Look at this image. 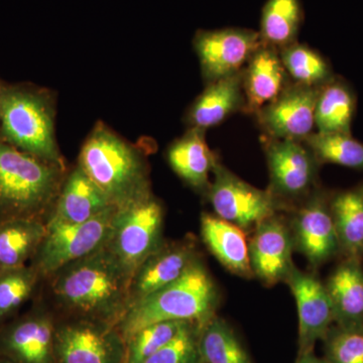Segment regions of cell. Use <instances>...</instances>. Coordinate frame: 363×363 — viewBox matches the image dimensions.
<instances>
[{"label":"cell","instance_id":"obj_20","mask_svg":"<svg viewBox=\"0 0 363 363\" xmlns=\"http://www.w3.org/2000/svg\"><path fill=\"white\" fill-rule=\"evenodd\" d=\"M245 96L241 73L207 84L189 107L185 116L188 128L206 131L238 112L245 113Z\"/></svg>","mask_w":363,"mask_h":363},{"label":"cell","instance_id":"obj_35","mask_svg":"<svg viewBox=\"0 0 363 363\" xmlns=\"http://www.w3.org/2000/svg\"><path fill=\"white\" fill-rule=\"evenodd\" d=\"M295 363H328L324 357H319L313 352L307 353V354L300 355L297 357Z\"/></svg>","mask_w":363,"mask_h":363},{"label":"cell","instance_id":"obj_36","mask_svg":"<svg viewBox=\"0 0 363 363\" xmlns=\"http://www.w3.org/2000/svg\"><path fill=\"white\" fill-rule=\"evenodd\" d=\"M0 363H16V362H13V360L9 359V358L0 357Z\"/></svg>","mask_w":363,"mask_h":363},{"label":"cell","instance_id":"obj_21","mask_svg":"<svg viewBox=\"0 0 363 363\" xmlns=\"http://www.w3.org/2000/svg\"><path fill=\"white\" fill-rule=\"evenodd\" d=\"M206 131L188 128L167 150L172 169L191 188L206 196L218 157L208 147Z\"/></svg>","mask_w":363,"mask_h":363},{"label":"cell","instance_id":"obj_16","mask_svg":"<svg viewBox=\"0 0 363 363\" xmlns=\"http://www.w3.org/2000/svg\"><path fill=\"white\" fill-rule=\"evenodd\" d=\"M199 259L195 240L192 238L171 242L164 241L133 274L128 310L180 279Z\"/></svg>","mask_w":363,"mask_h":363},{"label":"cell","instance_id":"obj_27","mask_svg":"<svg viewBox=\"0 0 363 363\" xmlns=\"http://www.w3.org/2000/svg\"><path fill=\"white\" fill-rule=\"evenodd\" d=\"M303 16L301 0H267L259 30L262 44L279 51L298 42Z\"/></svg>","mask_w":363,"mask_h":363},{"label":"cell","instance_id":"obj_11","mask_svg":"<svg viewBox=\"0 0 363 363\" xmlns=\"http://www.w3.org/2000/svg\"><path fill=\"white\" fill-rule=\"evenodd\" d=\"M125 341L116 326L80 318L56 326V363H123Z\"/></svg>","mask_w":363,"mask_h":363},{"label":"cell","instance_id":"obj_32","mask_svg":"<svg viewBox=\"0 0 363 363\" xmlns=\"http://www.w3.org/2000/svg\"><path fill=\"white\" fill-rule=\"evenodd\" d=\"M39 278L32 264L0 272V321L20 309L32 295Z\"/></svg>","mask_w":363,"mask_h":363},{"label":"cell","instance_id":"obj_3","mask_svg":"<svg viewBox=\"0 0 363 363\" xmlns=\"http://www.w3.org/2000/svg\"><path fill=\"white\" fill-rule=\"evenodd\" d=\"M66 175L67 168L0 140V220L47 221Z\"/></svg>","mask_w":363,"mask_h":363},{"label":"cell","instance_id":"obj_30","mask_svg":"<svg viewBox=\"0 0 363 363\" xmlns=\"http://www.w3.org/2000/svg\"><path fill=\"white\" fill-rule=\"evenodd\" d=\"M320 164H333L363 169V143L351 133L315 131L303 140Z\"/></svg>","mask_w":363,"mask_h":363},{"label":"cell","instance_id":"obj_29","mask_svg":"<svg viewBox=\"0 0 363 363\" xmlns=\"http://www.w3.org/2000/svg\"><path fill=\"white\" fill-rule=\"evenodd\" d=\"M279 52L291 82L295 84L321 88L335 77L327 60L308 45L293 43Z\"/></svg>","mask_w":363,"mask_h":363},{"label":"cell","instance_id":"obj_26","mask_svg":"<svg viewBox=\"0 0 363 363\" xmlns=\"http://www.w3.org/2000/svg\"><path fill=\"white\" fill-rule=\"evenodd\" d=\"M357 109V96L350 85L334 77L320 89L315 109L318 133H351V123Z\"/></svg>","mask_w":363,"mask_h":363},{"label":"cell","instance_id":"obj_12","mask_svg":"<svg viewBox=\"0 0 363 363\" xmlns=\"http://www.w3.org/2000/svg\"><path fill=\"white\" fill-rule=\"evenodd\" d=\"M262 44L259 30L242 28L198 30L193 39L206 84L241 73Z\"/></svg>","mask_w":363,"mask_h":363},{"label":"cell","instance_id":"obj_15","mask_svg":"<svg viewBox=\"0 0 363 363\" xmlns=\"http://www.w3.org/2000/svg\"><path fill=\"white\" fill-rule=\"evenodd\" d=\"M253 274L264 286L285 281L295 264L292 233L288 219L281 213L274 214L255 226L248 243Z\"/></svg>","mask_w":363,"mask_h":363},{"label":"cell","instance_id":"obj_23","mask_svg":"<svg viewBox=\"0 0 363 363\" xmlns=\"http://www.w3.org/2000/svg\"><path fill=\"white\" fill-rule=\"evenodd\" d=\"M324 284L333 306L335 324H363L362 259L345 257Z\"/></svg>","mask_w":363,"mask_h":363},{"label":"cell","instance_id":"obj_2","mask_svg":"<svg viewBox=\"0 0 363 363\" xmlns=\"http://www.w3.org/2000/svg\"><path fill=\"white\" fill-rule=\"evenodd\" d=\"M78 166L117 209L154 195L145 155L101 121L83 143Z\"/></svg>","mask_w":363,"mask_h":363},{"label":"cell","instance_id":"obj_7","mask_svg":"<svg viewBox=\"0 0 363 363\" xmlns=\"http://www.w3.org/2000/svg\"><path fill=\"white\" fill-rule=\"evenodd\" d=\"M117 208H109L83 223L45 225L47 233L32 264L40 277H52L64 267L104 247Z\"/></svg>","mask_w":363,"mask_h":363},{"label":"cell","instance_id":"obj_18","mask_svg":"<svg viewBox=\"0 0 363 363\" xmlns=\"http://www.w3.org/2000/svg\"><path fill=\"white\" fill-rule=\"evenodd\" d=\"M245 113L255 116L291 84L279 50L262 44L241 71Z\"/></svg>","mask_w":363,"mask_h":363},{"label":"cell","instance_id":"obj_6","mask_svg":"<svg viewBox=\"0 0 363 363\" xmlns=\"http://www.w3.org/2000/svg\"><path fill=\"white\" fill-rule=\"evenodd\" d=\"M164 206L154 195L117 209L105 247L131 276L164 242Z\"/></svg>","mask_w":363,"mask_h":363},{"label":"cell","instance_id":"obj_31","mask_svg":"<svg viewBox=\"0 0 363 363\" xmlns=\"http://www.w3.org/2000/svg\"><path fill=\"white\" fill-rule=\"evenodd\" d=\"M190 322L164 321L147 325L125 340L123 363H143L171 342Z\"/></svg>","mask_w":363,"mask_h":363},{"label":"cell","instance_id":"obj_14","mask_svg":"<svg viewBox=\"0 0 363 363\" xmlns=\"http://www.w3.org/2000/svg\"><path fill=\"white\" fill-rule=\"evenodd\" d=\"M290 288L298 318V357L314 351L319 340L335 323L333 306L325 284L314 274L294 266L285 279Z\"/></svg>","mask_w":363,"mask_h":363},{"label":"cell","instance_id":"obj_24","mask_svg":"<svg viewBox=\"0 0 363 363\" xmlns=\"http://www.w3.org/2000/svg\"><path fill=\"white\" fill-rule=\"evenodd\" d=\"M47 233L40 219L0 220V272L28 266Z\"/></svg>","mask_w":363,"mask_h":363},{"label":"cell","instance_id":"obj_4","mask_svg":"<svg viewBox=\"0 0 363 363\" xmlns=\"http://www.w3.org/2000/svg\"><path fill=\"white\" fill-rule=\"evenodd\" d=\"M219 298L216 283L199 259L180 279L130 308L116 327L125 341L143 327L159 322L203 326L216 315Z\"/></svg>","mask_w":363,"mask_h":363},{"label":"cell","instance_id":"obj_13","mask_svg":"<svg viewBox=\"0 0 363 363\" xmlns=\"http://www.w3.org/2000/svg\"><path fill=\"white\" fill-rule=\"evenodd\" d=\"M320 89L291 83L255 116L264 136L303 142L315 133V109Z\"/></svg>","mask_w":363,"mask_h":363},{"label":"cell","instance_id":"obj_10","mask_svg":"<svg viewBox=\"0 0 363 363\" xmlns=\"http://www.w3.org/2000/svg\"><path fill=\"white\" fill-rule=\"evenodd\" d=\"M330 196L319 186L289 211L294 247L313 269L323 266L340 252Z\"/></svg>","mask_w":363,"mask_h":363},{"label":"cell","instance_id":"obj_34","mask_svg":"<svg viewBox=\"0 0 363 363\" xmlns=\"http://www.w3.org/2000/svg\"><path fill=\"white\" fill-rule=\"evenodd\" d=\"M201 327L190 322L171 342L143 363H202L199 353Z\"/></svg>","mask_w":363,"mask_h":363},{"label":"cell","instance_id":"obj_5","mask_svg":"<svg viewBox=\"0 0 363 363\" xmlns=\"http://www.w3.org/2000/svg\"><path fill=\"white\" fill-rule=\"evenodd\" d=\"M55 99L33 86L4 87L0 100V140L66 168L55 130Z\"/></svg>","mask_w":363,"mask_h":363},{"label":"cell","instance_id":"obj_22","mask_svg":"<svg viewBox=\"0 0 363 363\" xmlns=\"http://www.w3.org/2000/svg\"><path fill=\"white\" fill-rule=\"evenodd\" d=\"M201 235L208 250L227 271L241 278L255 277L243 229L216 215L203 213Z\"/></svg>","mask_w":363,"mask_h":363},{"label":"cell","instance_id":"obj_9","mask_svg":"<svg viewBox=\"0 0 363 363\" xmlns=\"http://www.w3.org/2000/svg\"><path fill=\"white\" fill-rule=\"evenodd\" d=\"M264 149L269 174L267 190L289 212L319 187L321 164L303 142L264 136Z\"/></svg>","mask_w":363,"mask_h":363},{"label":"cell","instance_id":"obj_19","mask_svg":"<svg viewBox=\"0 0 363 363\" xmlns=\"http://www.w3.org/2000/svg\"><path fill=\"white\" fill-rule=\"evenodd\" d=\"M111 207L101 189L77 164L67 173L45 225L83 223Z\"/></svg>","mask_w":363,"mask_h":363},{"label":"cell","instance_id":"obj_37","mask_svg":"<svg viewBox=\"0 0 363 363\" xmlns=\"http://www.w3.org/2000/svg\"><path fill=\"white\" fill-rule=\"evenodd\" d=\"M4 86L0 84V100H1L2 92H4Z\"/></svg>","mask_w":363,"mask_h":363},{"label":"cell","instance_id":"obj_33","mask_svg":"<svg viewBox=\"0 0 363 363\" xmlns=\"http://www.w3.org/2000/svg\"><path fill=\"white\" fill-rule=\"evenodd\" d=\"M328 363H363V324H335L323 339Z\"/></svg>","mask_w":363,"mask_h":363},{"label":"cell","instance_id":"obj_25","mask_svg":"<svg viewBox=\"0 0 363 363\" xmlns=\"http://www.w3.org/2000/svg\"><path fill=\"white\" fill-rule=\"evenodd\" d=\"M330 209L340 247L348 259L363 257V184L330 196Z\"/></svg>","mask_w":363,"mask_h":363},{"label":"cell","instance_id":"obj_28","mask_svg":"<svg viewBox=\"0 0 363 363\" xmlns=\"http://www.w3.org/2000/svg\"><path fill=\"white\" fill-rule=\"evenodd\" d=\"M199 353L202 363H253L233 327L217 315L201 327Z\"/></svg>","mask_w":363,"mask_h":363},{"label":"cell","instance_id":"obj_1","mask_svg":"<svg viewBox=\"0 0 363 363\" xmlns=\"http://www.w3.org/2000/svg\"><path fill=\"white\" fill-rule=\"evenodd\" d=\"M52 278L55 296L81 318L117 326L128 312L133 276L105 245Z\"/></svg>","mask_w":363,"mask_h":363},{"label":"cell","instance_id":"obj_17","mask_svg":"<svg viewBox=\"0 0 363 363\" xmlns=\"http://www.w3.org/2000/svg\"><path fill=\"white\" fill-rule=\"evenodd\" d=\"M54 321L33 312L0 329V357L16 363H56Z\"/></svg>","mask_w":363,"mask_h":363},{"label":"cell","instance_id":"obj_8","mask_svg":"<svg viewBox=\"0 0 363 363\" xmlns=\"http://www.w3.org/2000/svg\"><path fill=\"white\" fill-rule=\"evenodd\" d=\"M206 197L216 216L245 231H252L272 215L286 212L267 189L260 190L243 181L219 160L215 164Z\"/></svg>","mask_w":363,"mask_h":363}]
</instances>
